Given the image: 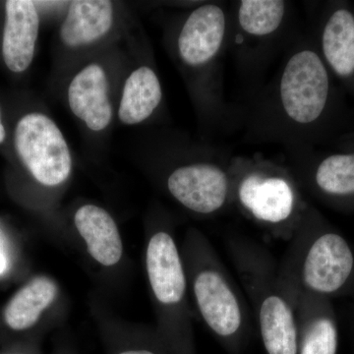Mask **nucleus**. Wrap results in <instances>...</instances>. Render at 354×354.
I'll list each match as a JSON object with an SVG mask.
<instances>
[{
	"mask_svg": "<svg viewBox=\"0 0 354 354\" xmlns=\"http://www.w3.org/2000/svg\"><path fill=\"white\" fill-rule=\"evenodd\" d=\"M69 106L77 118L94 131L104 129L111 120L109 84L101 66L91 64L81 70L69 86Z\"/></svg>",
	"mask_w": 354,
	"mask_h": 354,
	"instance_id": "9b49d317",
	"label": "nucleus"
},
{
	"mask_svg": "<svg viewBox=\"0 0 354 354\" xmlns=\"http://www.w3.org/2000/svg\"><path fill=\"white\" fill-rule=\"evenodd\" d=\"M2 53L6 66L20 73L31 64L38 39L39 19L34 2L8 0L6 3Z\"/></svg>",
	"mask_w": 354,
	"mask_h": 354,
	"instance_id": "1a4fd4ad",
	"label": "nucleus"
},
{
	"mask_svg": "<svg viewBox=\"0 0 354 354\" xmlns=\"http://www.w3.org/2000/svg\"><path fill=\"white\" fill-rule=\"evenodd\" d=\"M57 293V286L50 279H32L7 304L4 310L7 325L16 330L29 329L37 323L44 310L53 304Z\"/></svg>",
	"mask_w": 354,
	"mask_h": 354,
	"instance_id": "2eb2a0df",
	"label": "nucleus"
},
{
	"mask_svg": "<svg viewBox=\"0 0 354 354\" xmlns=\"http://www.w3.org/2000/svg\"><path fill=\"white\" fill-rule=\"evenodd\" d=\"M120 354H157V353H153V351H148V349H140V351H125V353H122Z\"/></svg>",
	"mask_w": 354,
	"mask_h": 354,
	"instance_id": "aec40b11",
	"label": "nucleus"
},
{
	"mask_svg": "<svg viewBox=\"0 0 354 354\" xmlns=\"http://www.w3.org/2000/svg\"><path fill=\"white\" fill-rule=\"evenodd\" d=\"M7 268V260L6 255H4L3 250L1 248V244H0V274H3L6 272Z\"/></svg>",
	"mask_w": 354,
	"mask_h": 354,
	"instance_id": "6ab92c4d",
	"label": "nucleus"
},
{
	"mask_svg": "<svg viewBox=\"0 0 354 354\" xmlns=\"http://www.w3.org/2000/svg\"><path fill=\"white\" fill-rule=\"evenodd\" d=\"M278 277L295 308L300 293L330 300L353 295V246L337 230L305 214L278 265Z\"/></svg>",
	"mask_w": 354,
	"mask_h": 354,
	"instance_id": "f257e3e1",
	"label": "nucleus"
},
{
	"mask_svg": "<svg viewBox=\"0 0 354 354\" xmlns=\"http://www.w3.org/2000/svg\"><path fill=\"white\" fill-rule=\"evenodd\" d=\"M75 225L95 260L104 266H113L120 260L122 241L108 212L94 205H86L76 212Z\"/></svg>",
	"mask_w": 354,
	"mask_h": 354,
	"instance_id": "f8f14e48",
	"label": "nucleus"
},
{
	"mask_svg": "<svg viewBox=\"0 0 354 354\" xmlns=\"http://www.w3.org/2000/svg\"><path fill=\"white\" fill-rule=\"evenodd\" d=\"M193 295L200 315L230 354H241L252 334L248 302L225 265L204 239L193 245Z\"/></svg>",
	"mask_w": 354,
	"mask_h": 354,
	"instance_id": "7ed1b4c3",
	"label": "nucleus"
},
{
	"mask_svg": "<svg viewBox=\"0 0 354 354\" xmlns=\"http://www.w3.org/2000/svg\"><path fill=\"white\" fill-rule=\"evenodd\" d=\"M167 188L186 209L203 216L223 211L232 198L230 176L212 164L178 167L167 179Z\"/></svg>",
	"mask_w": 354,
	"mask_h": 354,
	"instance_id": "0eeeda50",
	"label": "nucleus"
},
{
	"mask_svg": "<svg viewBox=\"0 0 354 354\" xmlns=\"http://www.w3.org/2000/svg\"><path fill=\"white\" fill-rule=\"evenodd\" d=\"M21 160L39 183L55 186L71 172V156L64 135L55 122L41 113L21 118L15 130Z\"/></svg>",
	"mask_w": 354,
	"mask_h": 354,
	"instance_id": "39448f33",
	"label": "nucleus"
},
{
	"mask_svg": "<svg viewBox=\"0 0 354 354\" xmlns=\"http://www.w3.org/2000/svg\"><path fill=\"white\" fill-rule=\"evenodd\" d=\"M297 354H337L339 330L332 300L300 293L295 302Z\"/></svg>",
	"mask_w": 354,
	"mask_h": 354,
	"instance_id": "6e6552de",
	"label": "nucleus"
},
{
	"mask_svg": "<svg viewBox=\"0 0 354 354\" xmlns=\"http://www.w3.org/2000/svg\"><path fill=\"white\" fill-rule=\"evenodd\" d=\"M225 34V16L215 4H206L191 13L178 39L180 57L189 65L206 64L221 48Z\"/></svg>",
	"mask_w": 354,
	"mask_h": 354,
	"instance_id": "9d476101",
	"label": "nucleus"
},
{
	"mask_svg": "<svg viewBox=\"0 0 354 354\" xmlns=\"http://www.w3.org/2000/svg\"><path fill=\"white\" fill-rule=\"evenodd\" d=\"M160 81L152 69L140 67L128 77L120 108V118L125 124H137L147 120L162 101Z\"/></svg>",
	"mask_w": 354,
	"mask_h": 354,
	"instance_id": "4468645a",
	"label": "nucleus"
},
{
	"mask_svg": "<svg viewBox=\"0 0 354 354\" xmlns=\"http://www.w3.org/2000/svg\"><path fill=\"white\" fill-rule=\"evenodd\" d=\"M285 9V2L279 0H244L239 7V24L253 36H267L281 24Z\"/></svg>",
	"mask_w": 354,
	"mask_h": 354,
	"instance_id": "a211bd4d",
	"label": "nucleus"
},
{
	"mask_svg": "<svg viewBox=\"0 0 354 354\" xmlns=\"http://www.w3.org/2000/svg\"><path fill=\"white\" fill-rule=\"evenodd\" d=\"M227 250L252 307L266 354H297L295 305L279 283L271 254L257 242L239 237L227 241Z\"/></svg>",
	"mask_w": 354,
	"mask_h": 354,
	"instance_id": "f03ea898",
	"label": "nucleus"
},
{
	"mask_svg": "<svg viewBox=\"0 0 354 354\" xmlns=\"http://www.w3.org/2000/svg\"><path fill=\"white\" fill-rule=\"evenodd\" d=\"M324 57L337 75L354 74V16L348 9L330 15L322 35Z\"/></svg>",
	"mask_w": 354,
	"mask_h": 354,
	"instance_id": "dca6fc26",
	"label": "nucleus"
},
{
	"mask_svg": "<svg viewBox=\"0 0 354 354\" xmlns=\"http://www.w3.org/2000/svg\"><path fill=\"white\" fill-rule=\"evenodd\" d=\"M113 3L106 0H76L70 4L60 37L66 46H84L93 43L111 29Z\"/></svg>",
	"mask_w": 354,
	"mask_h": 354,
	"instance_id": "ddd939ff",
	"label": "nucleus"
},
{
	"mask_svg": "<svg viewBox=\"0 0 354 354\" xmlns=\"http://www.w3.org/2000/svg\"><path fill=\"white\" fill-rule=\"evenodd\" d=\"M242 211L274 239L288 242L305 213L295 184L285 176L254 171L232 184Z\"/></svg>",
	"mask_w": 354,
	"mask_h": 354,
	"instance_id": "20e7f679",
	"label": "nucleus"
},
{
	"mask_svg": "<svg viewBox=\"0 0 354 354\" xmlns=\"http://www.w3.org/2000/svg\"><path fill=\"white\" fill-rule=\"evenodd\" d=\"M317 192L335 204H354V153L324 158L313 174Z\"/></svg>",
	"mask_w": 354,
	"mask_h": 354,
	"instance_id": "f3484780",
	"label": "nucleus"
},
{
	"mask_svg": "<svg viewBox=\"0 0 354 354\" xmlns=\"http://www.w3.org/2000/svg\"><path fill=\"white\" fill-rule=\"evenodd\" d=\"M329 93V74L316 53L302 50L288 60L279 85L288 118L301 124L314 122L323 113Z\"/></svg>",
	"mask_w": 354,
	"mask_h": 354,
	"instance_id": "423d86ee",
	"label": "nucleus"
},
{
	"mask_svg": "<svg viewBox=\"0 0 354 354\" xmlns=\"http://www.w3.org/2000/svg\"><path fill=\"white\" fill-rule=\"evenodd\" d=\"M6 139V129H4L3 124H2L1 116H0V144Z\"/></svg>",
	"mask_w": 354,
	"mask_h": 354,
	"instance_id": "412c9836",
	"label": "nucleus"
}]
</instances>
